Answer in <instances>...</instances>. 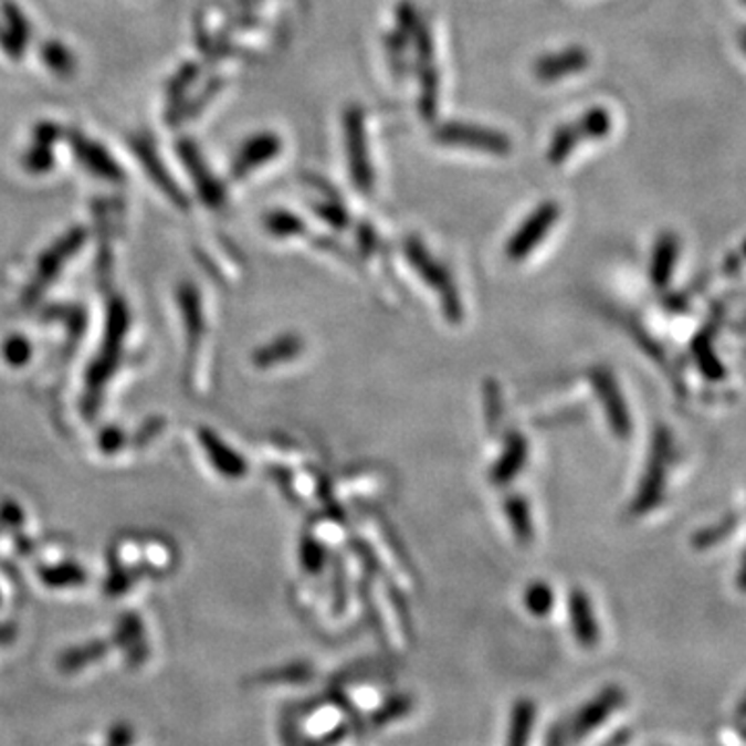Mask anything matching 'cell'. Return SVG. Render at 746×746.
I'll list each match as a JSON object with an SVG mask.
<instances>
[{"mask_svg": "<svg viewBox=\"0 0 746 746\" xmlns=\"http://www.w3.org/2000/svg\"><path fill=\"white\" fill-rule=\"evenodd\" d=\"M404 255L409 264L413 265L414 272L419 274V279L438 293L448 322L459 324L463 319V303L459 298V291L446 267L431 255L428 248L417 237H409L404 241Z\"/></svg>", "mask_w": 746, "mask_h": 746, "instance_id": "1", "label": "cell"}, {"mask_svg": "<svg viewBox=\"0 0 746 746\" xmlns=\"http://www.w3.org/2000/svg\"><path fill=\"white\" fill-rule=\"evenodd\" d=\"M670 459H672V435H670V431L660 425L653 433V440H651L645 473L641 477L637 496H634L632 508H630L632 514L641 516V514L651 513L662 502Z\"/></svg>", "mask_w": 746, "mask_h": 746, "instance_id": "2", "label": "cell"}, {"mask_svg": "<svg viewBox=\"0 0 746 746\" xmlns=\"http://www.w3.org/2000/svg\"><path fill=\"white\" fill-rule=\"evenodd\" d=\"M343 129H345L350 179L361 193H371L376 175H374V166H371V158H369L367 125H365V113L361 106H357V104L348 106L345 116H343Z\"/></svg>", "mask_w": 746, "mask_h": 746, "instance_id": "3", "label": "cell"}, {"mask_svg": "<svg viewBox=\"0 0 746 746\" xmlns=\"http://www.w3.org/2000/svg\"><path fill=\"white\" fill-rule=\"evenodd\" d=\"M433 139L450 148H469L492 156H508L513 151V141L504 133L469 123H446L435 129Z\"/></svg>", "mask_w": 746, "mask_h": 746, "instance_id": "4", "label": "cell"}, {"mask_svg": "<svg viewBox=\"0 0 746 746\" xmlns=\"http://www.w3.org/2000/svg\"><path fill=\"white\" fill-rule=\"evenodd\" d=\"M560 218V206L556 201L539 203L527 220L516 229L506 243V258L511 262H523L535 248L546 239Z\"/></svg>", "mask_w": 746, "mask_h": 746, "instance_id": "5", "label": "cell"}, {"mask_svg": "<svg viewBox=\"0 0 746 746\" xmlns=\"http://www.w3.org/2000/svg\"><path fill=\"white\" fill-rule=\"evenodd\" d=\"M591 386L597 392V397L601 400L603 413L608 419V425L612 430L616 438L620 440H629L632 435V417H630L629 407L624 395L618 386V381L613 378L612 371L608 367H593L589 374Z\"/></svg>", "mask_w": 746, "mask_h": 746, "instance_id": "6", "label": "cell"}, {"mask_svg": "<svg viewBox=\"0 0 746 746\" xmlns=\"http://www.w3.org/2000/svg\"><path fill=\"white\" fill-rule=\"evenodd\" d=\"M411 40L414 42V52H417V69H419V82H421V94H419V111L425 120H433L438 113V71L433 65V40H431L430 30L423 21L414 28Z\"/></svg>", "mask_w": 746, "mask_h": 746, "instance_id": "7", "label": "cell"}, {"mask_svg": "<svg viewBox=\"0 0 746 746\" xmlns=\"http://www.w3.org/2000/svg\"><path fill=\"white\" fill-rule=\"evenodd\" d=\"M589 63H591L589 52L579 49V46H572V49H566L563 52H556V54L542 56L533 66V73L539 82H558L563 77H570L575 73L585 71Z\"/></svg>", "mask_w": 746, "mask_h": 746, "instance_id": "8", "label": "cell"}, {"mask_svg": "<svg viewBox=\"0 0 746 746\" xmlns=\"http://www.w3.org/2000/svg\"><path fill=\"white\" fill-rule=\"evenodd\" d=\"M282 151V141L279 135L274 133H262L255 135L253 139H249L248 144L241 148L234 158V166L232 172L234 177H245L249 172H253L260 165L274 160Z\"/></svg>", "mask_w": 746, "mask_h": 746, "instance_id": "9", "label": "cell"}, {"mask_svg": "<svg viewBox=\"0 0 746 746\" xmlns=\"http://www.w3.org/2000/svg\"><path fill=\"white\" fill-rule=\"evenodd\" d=\"M527 459H529V444H527L525 435L511 433L506 438L502 454L497 456L496 464L492 466V473H490L492 485H496V487L508 485L525 469Z\"/></svg>", "mask_w": 746, "mask_h": 746, "instance_id": "10", "label": "cell"}, {"mask_svg": "<svg viewBox=\"0 0 746 746\" xmlns=\"http://www.w3.org/2000/svg\"><path fill=\"white\" fill-rule=\"evenodd\" d=\"M679 260V239L672 232H665L655 248H653V255H651V267H649V276L655 288H665L668 282L674 274V265Z\"/></svg>", "mask_w": 746, "mask_h": 746, "instance_id": "11", "label": "cell"}, {"mask_svg": "<svg viewBox=\"0 0 746 746\" xmlns=\"http://www.w3.org/2000/svg\"><path fill=\"white\" fill-rule=\"evenodd\" d=\"M364 529L369 530V544H371L376 558L386 566H390L388 575L395 579H404L407 577V572L402 570L404 563H402V556L398 551L397 539L392 537V533L383 529V525L380 527V523H367Z\"/></svg>", "mask_w": 746, "mask_h": 746, "instance_id": "12", "label": "cell"}, {"mask_svg": "<svg viewBox=\"0 0 746 746\" xmlns=\"http://www.w3.org/2000/svg\"><path fill=\"white\" fill-rule=\"evenodd\" d=\"M504 514L506 521L513 529V535L518 544L527 546L535 537V525H533V514H530L529 500L521 494H513L506 497L504 502Z\"/></svg>", "mask_w": 746, "mask_h": 746, "instance_id": "13", "label": "cell"}, {"mask_svg": "<svg viewBox=\"0 0 746 746\" xmlns=\"http://www.w3.org/2000/svg\"><path fill=\"white\" fill-rule=\"evenodd\" d=\"M301 353H303V340L295 334H286V336L276 338L274 343H270L267 347L260 348L253 355V361L258 367H276V365L297 359Z\"/></svg>", "mask_w": 746, "mask_h": 746, "instance_id": "14", "label": "cell"}, {"mask_svg": "<svg viewBox=\"0 0 746 746\" xmlns=\"http://www.w3.org/2000/svg\"><path fill=\"white\" fill-rule=\"evenodd\" d=\"M570 618H572V627L580 641L593 643L597 637L596 618H593L591 601L582 589H575L570 593Z\"/></svg>", "mask_w": 746, "mask_h": 746, "instance_id": "15", "label": "cell"}, {"mask_svg": "<svg viewBox=\"0 0 746 746\" xmlns=\"http://www.w3.org/2000/svg\"><path fill=\"white\" fill-rule=\"evenodd\" d=\"M575 127L579 132L580 141H597L608 137L612 132V115L606 108L596 106L589 108L579 120H575Z\"/></svg>", "mask_w": 746, "mask_h": 746, "instance_id": "16", "label": "cell"}, {"mask_svg": "<svg viewBox=\"0 0 746 746\" xmlns=\"http://www.w3.org/2000/svg\"><path fill=\"white\" fill-rule=\"evenodd\" d=\"M579 144H582V141H580V135L575 127V123L558 127L554 137H551V141H549V148H547V162L551 166L563 165L572 156V151L577 149Z\"/></svg>", "mask_w": 746, "mask_h": 746, "instance_id": "17", "label": "cell"}, {"mask_svg": "<svg viewBox=\"0 0 746 746\" xmlns=\"http://www.w3.org/2000/svg\"><path fill=\"white\" fill-rule=\"evenodd\" d=\"M483 411H485V425L490 433H496L502 425V414H504V404H502V388L494 378H487L483 381Z\"/></svg>", "mask_w": 746, "mask_h": 746, "instance_id": "18", "label": "cell"}, {"mask_svg": "<svg viewBox=\"0 0 746 746\" xmlns=\"http://www.w3.org/2000/svg\"><path fill=\"white\" fill-rule=\"evenodd\" d=\"M525 606L535 616H546L554 606V591L546 582H533L525 591Z\"/></svg>", "mask_w": 746, "mask_h": 746, "instance_id": "19", "label": "cell"}, {"mask_svg": "<svg viewBox=\"0 0 746 746\" xmlns=\"http://www.w3.org/2000/svg\"><path fill=\"white\" fill-rule=\"evenodd\" d=\"M301 564L303 568L309 572V575H319L324 570V564H326V551H324V546L319 544L317 537H305L301 542Z\"/></svg>", "mask_w": 746, "mask_h": 746, "instance_id": "20", "label": "cell"}, {"mask_svg": "<svg viewBox=\"0 0 746 746\" xmlns=\"http://www.w3.org/2000/svg\"><path fill=\"white\" fill-rule=\"evenodd\" d=\"M267 229L276 237H298L305 232V222L288 212H276L265 220Z\"/></svg>", "mask_w": 746, "mask_h": 746, "instance_id": "21", "label": "cell"}, {"mask_svg": "<svg viewBox=\"0 0 746 746\" xmlns=\"http://www.w3.org/2000/svg\"><path fill=\"white\" fill-rule=\"evenodd\" d=\"M695 357L698 361V367L703 369V374L707 378H722L724 376V369H722V364L717 361V357L713 355L712 345L705 340V338H696L695 340Z\"/></svg>", "mask_w": 746, "mask_h": 746, "instance_id": "22", "label": "cell"}, {"mask_svg": "<svg viewBox=\"0 0 746 746\" xmlns=\"http://www.w3.org/2000/svg\"><path fill=\"white\" fill-rule=\"evenodd\" d=\"M315 214L319 216L326 224H330L332 229H347L350 218H348L347 210L338 203V201H322V203H315L314 206Z\"/></svg>", "mask_w": 746, "mask_h": 746, "instance_id": "23", "label": "cell"}, {"mask_svg": "<svg viewBox=\"0 0 746 746\" xmlns=\"http://www.w3.org/2000/svg\"><path fill=\"white\" fill-rule=\"evenodd\" d=\"M728 523H724V525L717 527V529L703 530V533L696 535L695 544L698 547H710L713 542H719L722 537H726V535H728Z\"/></svg>", "mask_w": 746, "mask_h": 746, "instance_id": "24", "label": "cell"}, {"mask_svg": "<svg viewBox=\"0 0 746 746\" xmlns=\"http://www.w3.org/2000/svg\"><path fill=\"white\" fill-rule=\"evenodd\" d=\"M357 239H359V245L364 249V253H371L374 248H376V232L371 231V227L364 224L359 232H357Z\"/></svg>", "mask_w": 746, "mask_h": 746, "instance_id": "25", "label": "cell"}, {"mask_svg": "<svg viewBox=\"0 0 746 746\" xmlns=\"http://www.w3.org/2000/svg\"><path fill=\"white\" fill-rule=\"evenodd\" d=\"M738 585H740L743 589H746V551L743 564H740V570H738Z\"/></svg>", "mask_w": 746, "mask_h": 746, "instance_id": "26", "label": "cell"}, {"mask_svg": "<svg viewBox=\"0 0 746 746\" xmlns=\"http://www.w3.org/2000/svg\"><path fill=\"white\" fill-rule=\"evenodd\" d=\"M740 42H743V49H745L746 52V30L743 32V35H740Z\"/></svg>", "mask_w": 746, "mask_h": 746, "instance_id": "27", "label": "cell"}, {"mask_svg": "<svg viewBox=\"0 0 746 746\" xmlns=\"http://www.w3.org/2000/svg\"><path fill=\"white\" fill-rule=\"evenodd\" d=\"M745 255H746V241H745Z\"/></svg>", "mask_w": 746, "mask_h": 746, "instance_id": "28", "label": "cell"}]
</instances>
